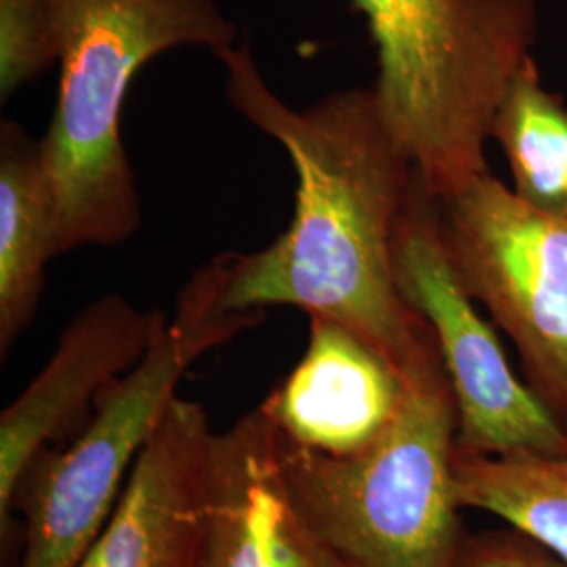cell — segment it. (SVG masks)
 I'll use <instances>...</instances> for the list:
<instances>
[{
  "instance_id": "7c38bea8",
  "label": "cell",
  "mask_w": 567,
  "mask_h": 567,
  "mask_svg": "<svg viewBox=\"0 0 567 567\" xmlns=\"http://www.w3.org/2000/svg\"><path fill=\"white\" fill-rule=\"evenodd\" d=\"M61 250L55 192L41 142L16 121L0 124V360L41 307L47 267Z\"/></svg>"
},
{
  "instance_id": "9a60e30c",
  "label": "cell",
  "mask_w": 567,
  "mask_h": 567,
  "mask_svg": "<svg viewBox=\"0 0 567 567\" xmlns=\"http://www.w3.org/2000/svg\"><path fill=\"white\" fill-rule=\"evenodd\" d=\"M55 61H60L55 0H0L2 102L41 76Z\"/></svg>"
},
{
  "instance_id": "e0dca14e",
  "label": "cell",
  "mask_w": 567,
  "mask_h": 567,
  "mask_svg": "<svg viewBox=\"0 0 567 567\" xmlns=\"http://www.w3.org/2000/svg\"><path fill=\"white\" fill-rule=\"evenodd\" d=\"M566 215H567V213H566Z\"/></svg>"
},
{
  "instance_id": "4fadbf2b",
  "label": "cell",
  "mask_w": 567,
  "mask_h": 567,
  "mask_svg": "<svg viewBox=\"0 0 567 567\" xmlns=\"http://www.w3.org/2000/svg\"><path fill=\"white\" fill-rule=\"evenodd\" d=\"M461 508L484 511L567 561V454L454 450Z\"/></svg>"
},
{
  "instance_id": "6da1fadb",
  "label": "cell",
  "mask_w": 567,
  "mask_h": 567,
  "mask_svg": "<svg viewBox=\"0 0 567 567\" xmlns=\"http://www.w3.org/2000/svg\"><path fill=\"white\" fill-rule=\"evenodd\" d=\"M231 107L280 143L297 173L288 229L259 252H231V311L297 307L374 347L402 377L437 358L425 320L405 303L393 240L416 173L391 137L372 89L292 107L265 81L248 42L215 55Z\"/></svg>"
},
{
  "instance_id": "5bb4252c",
  "label": "cell",
  "mask_w": 567,
  "mask_h": 567,
  "mask_svg": "<svg viewBox=\"0 0 567 567\" xmlns=\"http://www.w3.org/2000/svg\"><path fill=\"white\" fill-rule=\"evenodd\" d=\"M507 156L515 192L534 206L567 213V107L545 89L536 61L508 86L492 124Z\"/></svg>"
},
{
  "instance_id": "ba28073f",
  "label": "cell",
  "mask_w": 567,
  "mask_h": 567,
  "mask_svg": "<svg viewBox=\"0 0 567 567\" xmlns=\"http://www.w3.org/2000/svg\"><path fill=\"white\" fill-rule=\"evenodd\" d=\"M168 316L143 311L118 292L91 301L61 332L30 385L0 414V536L16 532L13 501L23 473L47 447L89 423L103 391L118 381L163 334Z\"/></svg>"
},
{
  "instance_id": "9c48e42d",
  "label": "cell",
  "mask_w": 567,
  "mask_h": 567,
  "mask_svg": "<svg viewBox=\"0 0 567 567\" xmlns=\"http://www.w3.org/2000/svg\"><path fill=\"white\" fill-rule=\"evenodd\" d=\"M200 567H353L297 501L261 405L210 433Z\"/></svg>"
},
{
  "instance_id": "8992f818",
  "label": "cell",
  "mask_w": 567,
  "mask_h": 567,
  "mask_svg": "<svg viewBox=\"0 0 567 567\" xmlns=\"http://www.w3.org/2000/svg\"><path fill=\"white\" fill-rule=\"evenodd\" d=\"M435 204L458 282L567 426V215L527 203L489 171Z\"/></svg>"
},
{
  "instance_id": "30bf717a",
  "label": "cell",
  "mask_w": 567,
  "mask_h": 567,
  "mask_svg": "<svg viewBox=\"0 0 567 567\" xmlns=\"http://www.w3.org/2000/svg\"><path fill=\"white\" fill-rule=\"evenodd\" d=\"M210 433L203 404L177 395L76 567H200Z\"/></svg>"
},
{
  "instance_id": "2e32d148",
  "label": "cell",
  "mask_w": 567,
  "mask_h": 567,
  "mask_svg": "<svg viewBox=\"0 0 567 567\" xmlns=\"http://www.w3.org/2000/svg\"><path fill=\"white\" fill-rule=\"evenodd\" d=\"M450 567H567L559 555L513 527L466 532Z\"/></svg>"
},
{
  "instance_id": "277c9868",
  "label": "cell",
  "mask_w": 567,
  "mask_h": 567,
  "mask_svg": "<svg viewBox=\"0 0 567 567\" xmlns=\"http://www.w3.org/2000/svg\"><path fill=\"white\" fill-rule=\"evenodd\" d=\"M229 267L231 252H221L196 269L142 362L103 391L70 446L47 447L28 466L13 501V519L21 515L16 567H76L116 507L185 372L208 351L264 324L265 309L225 307Z\"/></svg>"
},
{
  "instance_id": "52a82bcc",
  "label": "cell",
  "mask_w": 567,
  "mask_h": 567,
  "mask_svg": "<svg viewBox=\"0 0 567 567\" xmlns=\"http://www.w3.org/2000/svg\"><path fill=\"white\" fill-rule=\"evenodd\" d=\"M395 282L431 328L456 404V444L475 452L567 454V426L519 379L496 328L458 282L421 179L393 240Z\"/></svg>"
},
{
  "instance_id": "8fae6325",
  "label": "cell",
  "mask_w": 567,
  "mask_h": 567,
  "mask_svg": "<svg viewBox=\"0 0 567 567\" xmlns=\"http://www.w3.org/2000/svg\"><path fill=\"white\" fill-rule=\"evenodd\" d=\"M402 395V374L374 347L344 326L309 316L303 358L259 405L286 442L347 456L385 431Z\"/></svg>"
},
{
  "instance_id": "7a4b0ae2",
  "label": "cell",
  "mask_w": 567,
  "mask_h": 567,
  "mask_svg": "<svg viewBox=\"0 0 567 567\" xmlns=\"http://www.w3.org/2000/svg\"><path fill=\"white\" fill-rule=\"evenodd\" d=\"M61 79L41 140L55 192L61 250L118 246L142 227V203L121 121L145 63L196 47L215 55L238 44L215 0H55Z\"/></svg>"
},
{
  "instance_id": "3957f363",
  "label": "cell",
  "mask_w": 567,
  "mask_h": 567,
  "mask_svg": "<svg viewBox=\"0 0 567 567\" xmlns=\"http://www.w3.org/2000/svg\"><path fill=\"white\" fill-rule=\"evenodd\" d=\"M377 47L374 97L429 196L484 175L492 124L534 60V0H353Z\"/></svg>"
},
{
  "instance_id": "5b68a950",
  "label": "cell",
  "mask_w": 567,
  "mask_h": 567,
  "mask_svg": "<svg viewBox=\"0 0 567 567\" xmlns=\"http://www.w3.org/2000/svg\"><path fill=\"white\" fill-rule=\"evenodd\" d=\"M402 379L393 421L353 454L328 456L278 433L297 501L353 567H450L465 534L454 489L456 404L442 358Z\"/></svg>"
}]
</instances>
